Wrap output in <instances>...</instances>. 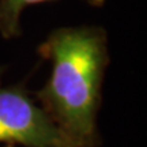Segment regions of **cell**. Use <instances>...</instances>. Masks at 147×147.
I'll return each instance as SVG.
<instances>
[{"label": "cell", "mask_w": 147, "mask_h": 147, "mask_svg": "<svg viewBox=\"0 0 147 147\" xmlns=\"http://www.w3.org/2000/svg\"><path fill=\"white\" fill-rule=\"evenodd\" d=\"M0 143L25 147H79L22 86H0Z\"/></svg>", "instance_id": "cell-2"}, {"label": "cell", "mask_w": 147, "mask_h": 147, "mask_svg": "<svg viewBox=\"0 0 147 147\" xmlns=\"http://www.w3.org/2000/svg\"><path fill=\"white\" fill-rule=\"evenodd\" d=\"M1 147H16V146H14V144H4V146H1Z\"/></svg>", "instance_id": "cell-4"}, {"label": "cell", "mask_w": 147, "mask_h": 147, "mask_svg": "<svg viewBox=\"0 0 147 147\" xmlns=\"http://www.w3.org/2000/svg\"><path fill=\"white\" fill-rule=\"evenodd\" d=\"M38 55L51 61V75L36 101L79 147H97L102 83L110 60L106 32L100 26L56 29L38 47Z\"/></svg>", "instance_id": "cell-1"}, {"label": "cell", "mask_w": 147, "mask_h": 147, "mask_svg": "<svg viewBox=\"0 0 147 147\" xmlns=\"http://www.w3.org/2000/svg\"><path fill=\"white\" fill-rule=\"evenodd\" d=\"M53 0H0V36L5 40L21 36V16L29 5ZM93 7H102L105 0H83Z\"/></svg>", "instance_id": "cell-3"}]
</instances>
